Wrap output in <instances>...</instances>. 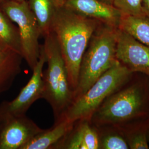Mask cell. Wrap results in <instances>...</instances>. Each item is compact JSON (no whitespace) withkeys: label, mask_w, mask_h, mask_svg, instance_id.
Returning a JSON list of instances; mask_svg holds the SVG:
<instances>
[{"label":"cell","mask_w":149,"mask_h":149,"mask_svg":"<svg viewBox=\"0 0 149 149\" xmlns=\"http://www.w3.org/2000/svg\"><path fill=\"white\" fill-rule=\"evenodd\" d=\"M149 127V117L119 127L122 130L129 149H149L146 136Z\"/></svg>","instance_id":"obj_17"},{"label":"cell","mask_w":149,"mask_h":149,"mask_svg":"<svg viewBox=\"0 0 149 149\" xmlns=\"http://www.w3.org/2000/svg\"><path fill=\"white\" fill-rule=\"evenodd\" d=\"M100 139V149H129L120 127L116 125L96 127Z\"/></svg>","instance_id":"obj_18"},{"label":"cell","mask_w":149,"mask_h":149,"mask_svg":"<svg viewBox=\"0 0 149 149\" xmlns=\"http://www.w3.org/2000/svg\"><path fill=\"white\" fill-rule=\"evenodd\" d=\"M74 122L65 119L55 123L53 127L49 129H43L29 141L22 149H53L56 144L64 138L72 128Z\"/></svg>","instance_id":"obj_12"},{"label":"cell","mask_w":149,"mask_h":149,"mask_svg":"<svg viewBox=\"0 0 149 149\" xmlns=\"http://www.w3.org/2000/svg\"><path fill=\"white\" fill-rule=\"evenodd\" d=\"M22 55L0 49V94L8 90L22 71Z\"/></svg>","instance_id":"obj_13"},{"label":"cell","mask_w":149,"mask_h":149,"mask_svg":"<svg viewBox=\"0 0 149 149\" xmlns=\"http://www.w3.org/2000/svg\"><path fill=\"white\" fill-rule=\"evenodd\" d=\"M16 1H18V2H23V1H26V0H15Z\"/></svg>","instance_id":"obj_24"},{"label":"cell","mask_w":149,"mask_h":149,"mask_svg":"<svg viewBox=\"0 0 149 149\" xmlns=\"http://www.w3.org/2000/svg\"><path fill=\"white\" fill-rule=\"evenodd\" d=\"M113 5L120 11L123 15L145 16L143 0H114Z\"/></svg>","instance_id":"obj_19"},{"label":"cell","mask_w":149,"mask_h":149,"mask_svg":"<svg viewBox=\"0 0 149 149\" xmlns=\"http://www.w3.org/2000/svg\"><path fill=\"white\" fill-rule=\"evenodd\" d=\"M63 6L81 16L118 28L123 16L114 6L100 0H65Z\"/></svg>","instance_id":"obj_10"},{"label":"cell","mask_w":149,"mask_h":149,"mask_svg":"<svg viewBox=\"0 0 149 149\" xmlns=\"http://www.w3.org/2000/svg\"><path fill=\"white\" fill-rule=\"evenodd\" d=\"M144 13L149 19V0H143Z\"/></svg>","instance_id":"obj_20"},{"label":"cell","mask_w":149,"mask_h":149,"mask_svg":"<svg viewBox=\"0 0 149 149\" xmlns=\"http://www.w3.org/2000/svg\"><path fill=\"white\" fill-rule=\"evenodd\" d=\"M116 55L119 63L130 72L141 73L149 77V47L120 29Z\"/></svg>","instance_id":"obj_8"},{"label":"cell","mask_w":149,"mask_h":149,"mask_svg":"<svg viewBox=\"0 0 149 149\" xmlns=\"http://www.w3.org/2000/svg\"><path fill=\"white\" fill-rule=\"evenodd\" d=\"M59 1H62V2H64V1H65V0H59Z\"/></svg>","instance_id":"obj_25"},{"label":"cell","mask_w":149,"mask_h":149,"mask_svg":"<svg viewBox=\"0 0 149 149\" xmlns=\"http://www.w3.org/2000/svg\"><path fill=\"white\" fill-rule=\"evenodd\" d=\"M7 1H8V0H0V5L3 3V2H5Z\"/></svg>","instance_id":"obj_23"},{"label":"cell","mask_w":149,"mask_h":149,"mask_svg":"<svg viewBox=\"0 0 149 149\" xmlns=\"http://www.w3.org/2000/svg\"><path fill=\"white\" fill-rule=\"evenodd\" d=\"M46 63L43 45H40V55L33 70V74L18 95L11 101L0 104V123L11 118L25 116L32 104L42 98L43 93V67Z\"/></svg>","instance_id":"obj_7"},{"label":"cell","mask_w":149,"mask_h":149,"mask_svg":"<svg viewBox=\"0 0 149 149\" xmlns=\"http://www.w3.org/2000/svg\"><path fill=\"white\" fill-rule=\"evenodd\" d=\"M146 136H147V140H148V142L149 144V127L148 129V130H147Z\"/></svg>","instance_id":"obj_22"},{"label":"cell","mask_w":149,"mask_h":149,"mask_svg":"<svg viewBox=\"0 0 149 149\" xmlns=\"http://www.w3.org/2000/svg\"><path fill=\"white\" fill-rule=\"evenodd\" d=\"M149 117V77L133 72L103 101L90 121L96 127H121Z\"/></svg>","instance_id":"obj_1"},{"label":"cell","mask_w":149,"mask_h":149,"mask_svg":"<svg viewBox=\"0 0 149 149\" xmlns=\"http://www.w3.org/2000/svg\"><path fill=\"white\" fill-rule=\"evenodd\" d=\"M0 49L12 50L22 55L21 40L18 28L1 7Z\"/></svg>","instance_id":"obj_15"},{"label":"cell","mask_w":149,"mask_h":149,"mask_svg":"<svg viewBox=\"0 0 149 149\" xmlns=\"http://www.w3.org/2000/svg\"><path fill=\"white\" fill-rule=\"evenodd\" d=\"M101 23L81 16L63 5L59 7L54 17L51 31L59 43L74 93L77 85L84 54L92 34Z\"/></svg>","instance_id":"obj_2"},{"label":"cell","mask_w":149,"mask_h":149,"mask_svg":"<svg viewBox=\"0 0 149 149\" xmlns=\"http://www.w3.org/2000/svg\"><path fill=\"white\" fill-rule=\"evenodd\" d=\"M0 7L18 27L23 58L31 69H33L40 55L39 38L41 34L37 21L28 6L27 0L23 2L8 0L1 4Z\"/></svg>","instance_id":"obj_6"},{"label":"cell","mask_w":149,"mask_h":149,"mask_svg":"<svg viewBox=\"0 0 149 149\" xmlns=\"http://www.w3.org/2000/svg\"><path fill=\"white\" fill-rule=\"evenodd\" d=\"M43 47L47 68L43 71L42 99L52 107L55 123L58 122L74 100L68 71L59 43L52 31L44 37Z\"/></svg>","instance_id":"obj_4"},{"label":"cell","mask_w":149,"mask_h":149,"mask_svg":"<svg viewBox=\"0 0 149 149\" xmlns=\"http://www.w3.org/2000/svg\"><path fill=\"white\" fill-rule=\"evenodd\" d=\"M119 29L101 23L92 34L81 60L73 101L107 71L119 63L116 55Z\"/></svg>","instance_id":"obj_3"},{"label":"cell","mask_w":149,"mask_h":149,"mask_svg":"<svg viewBox=\"0 0 149 149\" xmlns=\"http://www.w3.org/2000/svg\"><path fill=\"white\" fill-rule=\"evenodd\" d=\"M133 74L120 63L114 66L96 80L84 93L74 99L60 119H65L72 123L84 119L90 120L107 98L124 84Z\"/></svg>","instance_id":"obj_5"},{"label":"cell","mask_w":149,"mask_h":149,"mask_svg":"<svg viewBox=\"0 0 149 149\" xmlns=\"http://www.w3.org/2000/svg\"><path fill=\"white\" fill-rule=\"evenodd\" d=\"M119 28L149 47V19L146 16L123 15Z\"/></svg>","instance_id":"obj_16"},{"label":"cell","mask_w":149,"mask_h":149,"mask_svg":"<svg viewBox=\"0 0 149 149\" xmlns=\"http://www.w3.org/2000/svg\"><path fill=\"white\" fill-rule=\"evenodd\" d=\"M42 130L26 115L8 119L0 123V149H22Z\"/></svg>","instance_id":"obj_9"},{"label":"cell","mask_w":149,"mask_h":149,"mask_svg":"<svg viewBox=\"0 0 149 149\" xmlns=\"http://www.w3.org/2000/svg\"><path fill=\"white\" fill-rule=\"evenodd\" d=\"M53 149H100L97 128L90 120L76 121L71 129Z\"/></svg>","instance_id":"obj_11"},{"label":"cell","mask_w":149,"mask_h":149,"mask_svg":"<svg viewBox=\"0 0 149 149\" xmlns=\"http://www.w3.org/2000/svg\"><path fill=\"white\" fill-rule=\"evenodd\" d=\"M100 1H101L106 3H107L108 5H113V2H114V0H100Z\"/></svg>","instance_id":"obj_21"},{"label":"cell","mask_w":149,"mask_h":149,"mask_svg":"<svg viewBox=\"0 0 149 149\" xmlns=\"http://www.w3.org/2000/svg\"><path fill=\"white\" fill-rule=\"evenodd\" d=\"M28 6L35 17L41 36L44 37L51 32L57 10L63 2L59 0H27Z\"/></svg>","instance_id":"obj_14"}]
</instances>
